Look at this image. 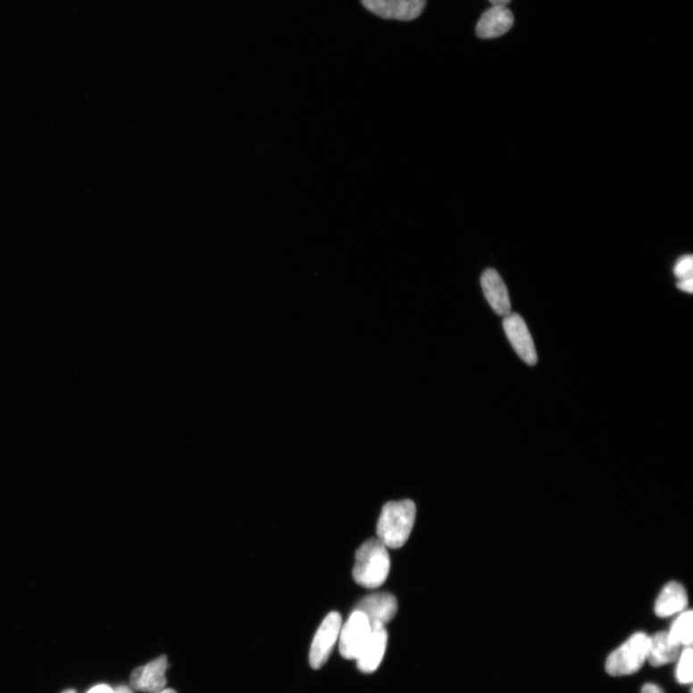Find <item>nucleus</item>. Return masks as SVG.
<instances>
[{
  "mask_svg": "<svg viewBox=\"0 0 693 693\" xmlns=\"http://www.w3.org/2000/svg\"><path fill=\"white\" fill-rule=\"evenodd\" d=\"M416 517V506L412 500L389 502L381 511L378 539L388 548H401L412 534Z\"/></svg>",
  "mask_w": 693,
  "mask_h": 693,
  "instance_id": "nucleus-1",
  "label": "nucleus"
},
{
  "mask_svg": "<svg viewBox=\"0 0 693 693\" xmlns=\"http://www.w3.org/2000/svg\"><path fill=\"white\" fill-rule=\"evenodd\" d=\"M389 571L388 547L379 539L367 540L357 550L353 576L358 585L377 589L385 583Z\"/></svg>",
  "mask_w": 693,
  "mask_h": 693,
  "instance_id": "nucleus-2",
  "label": "nucleus"
},
{
  "mask_svg": "<svg viewBox=\"0 0 693 693\" xmlns=\"http://www.w3.org/2000/svg\"><path fill=\"white\" fill-rule=\"evenodd\" d=\"M649 637L645 633H636L623 645L614 651L606 659L605 672L611 676L632 675L647 661Z\"/></svg>",
  "mask_w": 693,
  "mask_h": 693,
  "instance_id": "nucleus-3",
  "label": "nucleus"
},
{
  "mask_svg": "<svg viewBox=\"0 0 693 693\" xmlns=\"http://www.w3.org/2000/svg\"><path fill=\"white\" fill-rule=\"evenodd\" d=\"M371 632H372V628H371L367 617L363 613L355 611L348 622L341 627L339 649L342 657L348 660H357Z\"/></svg>",
  "mask_w": 693,
  "mask_h": 693,
  "instance_id": "nucleus-4",
  "label": "nucleus"
},
{
  "mask_svg": "<svg viewBox=\"0 0 693 693\" xmlns=\"http://www.w3.org/2000/svg\"><path fill=\"white\" fill-rule=\"evenodd\" d=\"M342 617L337 612L329 614L321 622L313 641L309 663L314 670H320L329 660L331 651L339 639Z\"/></svg>",
  "mask_w": 693,
  "mask_h": 693,
  "instance_id": "nucleus-5",
  "label": "nucleus"
},
{
  "mask_svg": "<svg viewBox=\"0 0 693 693\" xmlns=\"http://www.w3.org/2000/svg\"><path fill=\"white\" fill-rule=\"evenodd\" d=\"M503 327L507 339L519 357L530 366L536 365V346L524 319L519 314L511 313L505 317Z\"/></svg>",
  "mask_w": 693,
  "mask_h": 693,
  "instance_id": "nucleus-6",
  "label": "nucleus"
},
{
  "mask_svg": "<svg viewBox=\"0 0 693 693\" xmlns=\"http://www.w3.org/2000/svg\"><path fill=\"white\" fill-rule=\"evenodd\" d=\"M362 4L382 19L408 21L422 14L427 0H362Z\"/></svg>",
  "mask_w": 693,
  "mask_h": 693,
  "instance_id": "nucleus-7",
  "label": "nucleus"
},
{
  "mask_svg": "<svg viewBox=\"0 0 693 693\" xmlns=\"http://www.w3.org/2000/svg\"><path fill=\"white\" fill-rule=\"evenodd\" d=\"M398 610L397 599L392 594L380 592L363 599L355 611L363 613L369 621L371 628L385 627L390 622Z\"/></svg>",
  "mask_w": 693,
  "mask_h": 693,
  "instance_id": "nucleus-8",
  "label": "nucleus"
},
{
  "mask_svg": "<svg viewBox=\"0 0 693 693\" xmlns=\"http://www.w3.org/2000/svg\"><path fill=\"white\" fill-rule=\"evenodd\" d=\"M167 668L168 660L164 655H160L150 664L136 668L130 678L132 688L136 690L152 693L163 690L167 684Z\"/></svg>",
  "mask_w": 693,
  "mask_h": 693,
  "instance_id": "nucleus-9",
  "label": "nucleus"
},
{
  "mask_svg": "<svg viewBox=\"0 0 693 693\" xmlns=\"http://www.w3.org/2000/svg\"><path fill=\"white\" fill-rule=\"evenodd\" d=\"M480 284L486 298L495 313L500 316L512 313L509 291L505 283L495 269H488L481 275Z\"/></svg>",
  "mask_w": 693,
  "mask_h": 693,
  "instance_id": "nucleus-10",
  "label": "nucleus"
},
{
  "mask_svg": "<svg viewBox=\"0 0 693 693\" xmlns=\"http://www.w3.org/2000/svg\"><path fill=\"white\" fill-rule=\"evenodd\" d=\"M514 18L506 6H492L478 21L476 33L481 39L497 38L513 26Z\"/></svg>",
  "mask_w": 693,
  "mask_h": 693,
  "instance_id": "nucleus-11",
  "label": "nucleus"
},
{
  "mask_svg": "<svg viewBox=\"0 0 693 693\" xmlns=\"http://www.w3.org/2000/svg\"><path fill=\"white\" fill-rule=\"evenodd\" d=\"M388 635L385 627L372 629L360 657L357 667L363 673H372L380 665L388 647Z\"/></svg>",
  "mask_w": 693,
  "mask_h": 693,
  "instance_id": "nucleus-12",
  "label": "nucleus"
},
{
  "mask_svg": "<svg viewBox=\"0 0 693 693\" xmlns=\"http://www.w3.org/2000/svg\"><path fill=\"white\" fill-rule=\"evenodd\" d=\"M689 598L685 588L672 581L668 583L662 590L655 605V613L659 617L672 616L675 614L683 612L688 605Z\"/></svg>",
  "mask_w": 693,
  "mask_h": 693,
  "instance_id": "nucleus-13",
  "label": "nucleus"
},
{
  "mask_svg": "<svg viewBox=\"0 0 693 693\" xmlns=\"http://www.w3.org/2000/svg\"><path fill=\"white\" fill-rule=\"evenodd\" d=\"M680 647L671 640L667 632H659L649 639L647 661L655 667L673 663L679 657Z\"/></svg>",
  "mask_w": 693,
  "mask_h": 693,
  "instance_id": "nucleus-14",
  "label": "nucleus"
},
{
  "mask_svg": "<svg viewBox=\"0 0 693 693\" xmlns=\"http://www.w3.org/2000/svg\"><path fill=\"white\" fill-rule=\"evenodd\" d=\"M668 637L675 645L687 647L693 640V614L691 611L680 614L674 622Z\"/></svg>",
  "mask_w": 693,
  "mask_h": 693,
  "instance_id": "nucleus-15",
  "label": "nucleus"
},
{
  "mask_svg": "<svg viewBox=\"0 0 693 693\" xmlns=\"http://www.w3.org/2000/svg\"><path fill=\"white\" fill-rule=\"evenodd\" d=\"M678 682L682 685L692 683L693 680V652L690 647L685 648L680 655L676 671Z\"/></svg>",
  "mask_w": 693,
  "mask_h": 693,
  "instance_id": "nucleus-16",
  "label": "nucleus"
},
{
  "mask_svg": "<svg viewBox=\"0 0 693 693\" xmlns=\"http://www.w3.org/2000/svg\"><path fill=\"white\" fill-rule=\"evenodd\" d=\"M674 275L680 280L692 279L693 276V257L691 255L680 256L673 269Z\"/></svg>",
  "mask_w": 693,
  "mask_h": 693,
  "instance_id": "nucleus-17",
  "label": "nucleus"
},
{
  "mask_svg": "<svg viewBox=\"0 0 693 693\" xmlns=\"http://www.w3.org/2000/svg\"><path fill=\"white\" fill-rule=\"evenodd\" d=\"M677 288L680 290L685 291L689 294H692L693 292V280L692 279H687V280H680L677 282Z\"/></svg>",
  "mask_w": 693,
  "mask_h": 693,
  "instance_id": "nucleus-18",
  "label": "nucleus"
},
{
  "mask_svg": "<svg viewBox=\"0 0 693 693\" xmlns=\"http://www.w3.org/2000/svg\"><path fill=\"white\" fill-rule=\"evenodd\" d=\"M87 693H114V690L107 685H97Z\"/></svg>",
  "mask_w": 693,
  "mask_h": 693,
  "instance_id": "nucleus-19",
  "label": "nucleus"
},
{
  "mask_svg": "<svg viewBox=\"0 0 693 693\" xmlns=\"http://www.w3.org/2000/svg\"><path fill=\"white\" fill-rule=\"evenodd\" d=\"M641 693H664V690L657 685L647 684L642 688Z\"/></svg>",
  "mask_w": 693,
  "mask_h": 693,
  "instance_id": "nucleus-20",
  "label": "nucleus"
},
{
  "mask_svg": "<svg viewBox=\"0 0 693 693\" xmlns=\"http://www.w3.org/2000/svg\"><path fill=\"white\" fill-rule=\"evenodd\" d=\"M493 6H506L511 3V0H489Z\"/></svg>",
  "mask_w": 693,
  "mask_h": 693,
  "instance_id": "nucleus-21",
  "label": "nucleus"
},
{
  "mask_svg": "<svg viewBox=\"0 0 693 693\" xmlns=\"http://www.w3.org/2000/svg\"><path fill=\"white\" fill-rule=\"evenodd\" d=\"M114 693H132V691L128 687L122 686L114 690Z\"/></svg>",
  "mask_w": 693,
  "mask_h": 693,
  "instance_id": "nucleus-22",
  "label": "nucleus"
},
{
  "mask_svg": "<svg viewBox=\"0 0 693 693\" xmlns=\"http://www.w3.org/2000/svg\"><path fill=\"white\" fill-rule=\"evenodd\" d=\"M157 693H177L175 690L172 689H163Z\"/></svg>",
  "mask_w": 693,
  "mask_h": 693,
  "instance_id": "nucleus-23",
  "label": "nucleus"
},
{
  "mask_svg": "<svg viewBox=\"0 0 693 693\" xmlns=\"http://www.w3.org/2000/svg\"><path fill=\"white\" fill-rule=\"evenodd\" d=\"M62 693H77V692L72 690V689H68V690H65V691H63Z\"/></svg>",
  "mask_w": 693,
  "mask_h": 693,
  "instance_id": "nucleus-24",
  "label": "nucleus"
}]
</instances>
